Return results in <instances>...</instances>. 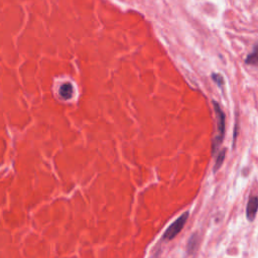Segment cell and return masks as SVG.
I'll return each mask as SVG.
<instances>
[{"label": "cell", "mask_w": 258, "mask_h": 258, "mask_svg": "<svg viewBox=\"0 0 258 258\" xmlns=\"http://www.w3.org/2000/svg\"><path fill=\"white\" fill-rule=\"evenodd\" d=\"M213 106H214V112L217 119V133L214 136V139L212 142V152L213 154H215L224 139L226 118H225L224 111L222 110L220 104L217 101H213Z\"/></svg>", "instance_id": "obj_1"}, {"label": "cell", "mask_w": 258, "mask_h": 258, "mask_svg": "<svg viewBox=\"0 0 258 258\" xmlns=\"http://www.w3.org/2000/svg\"><path fill=\"white\" fill-rule=\"evenodd\" d=\"M187 218H188V212H184L173 223H171L163 234V240L169 241L174 237H176L177 234L181 231V229L185 225Z\"/></svg>", "instance_id": "obj_2"}, {"label": "cell", "mask_w": 258, "mask_h": 258, "mask_svg": "<svg viewBox=\"0 0 258 258\" xmlns=\"http://www.w3.org/2000/svg\"><path fill=\"white\" fill-rule=\"evenodd\" d=\"M257 211H258V197L252 196L248 200L247 207H246V216L250 222L254 221Z\"/></svg>", "instance_id": "obj_3"}, {"label": "cell", "mask_w": 258, "mask_h": 258, "mask_svg": "<svg viewBox=\"0 0 258 258\" xmlns=\"http://www.w3.org/2000/svg\"><path fill=\"white\" fill-rule=\"evenodd\" d=\"M245 63L253 67H258V41L254 44L251 52L246 56Z\"/></svg>", "instance_id": "obj_4"}, {"label": "cell", "mask_w": 258, "mask_h": 258, "mask_svg": "<svg viewBox=\"0 0 258 258\" xmlns=\"http://www.w3.org/2000/svg\"><path fill=\"white\" fill-rule=\"evenodd\" d=\"M74 93V88L71 83H63L58 89V95L63 100H69L72 98Z\"/></svg>", "instance_id": "obj_5"}, {"label": "cell", "mask_w": 258, "mask_h": 258, "mask_svg": "<svg viewBox=\"0 0 258 258\" xmlns=\"http://www.w3.org/2000/svg\"><path fill=\"white\" fill-rule=\"evenodd\" d=\"M198 244H199V235L198 233H194L190 238L188 239V242H187V245H186V251L188 254H192L197 247H198Z\"/></svg>", "instance_id": "obj_6"}, {"label": "cell", "mask_w": 258, "mask_h": 258, "mask_svg": "<svg viewBox=\"0 0 258 258\" xmlns=\"http://www.w3.org/2000/svg\"><path fill=\"white\" fill-rule=\"evenodd\" d=\"M225 155H226V149L224 148L223 150H221V151L219 152L218 156L216 157V161H215V164H214V167H213L214 172L218 171L219 168L222 166L223 161H224V159H225Z\"/></svg>", "instance_id": "obj_7"}, {"label": "cell", "mask_w": 258, "mask_h": 258, "mask_svg": "<svg viewBox=\"0 0 258 258\" xmlns=\"http://www.w3.org/2000/svg\"><path fill=\"white\" fill-rule=\"evenodd\" d=\"M212 80L219 86V87H222L223 86V77L220 75V74H217V73H213L212 74Z\"/></svg>", "instance_id": "obj_8"}]
</instances>
